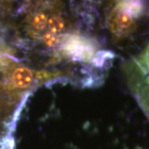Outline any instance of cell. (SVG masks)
<instances>
[{
  "mask_svg": "<svg viewBox=\"0 0 149 149\" xmlns=\"http://www.w3.org/2000/svg\"><path fill=\"white\" fill-rule=\"evenodd\" d=\"M135 18L138 17L127 10L123 3H120L118 6V10L116 11L113 18V29H117L118 32L123 34L132 32L136 29Z\"/></svg>",
  "mask_w": 149,
  "mask_h": 149,
  "instance_id": "obj_2",
  "label": "cell"
},
{
  "mask_svg": "<svg viewBox=\"0 0 149 149\" xmlns=\"http://www.w3.org/2000/svg\"><path fill=\"white\" fill-rule=\"evenodd\" d=\"M59 42L58 36L56 34H54L51 32H47L44 36H43V42L45 43L47 46L52 47L57 44Z\"/></svg>",
  "mask_w": 149,
  "mask_h": 149,
  "instance_id": "obj_6",
  "label": "cell"
},
{
  "mask_svg": "<svg viewBox=\"0 0 149 149\" xmlns=\"http://www.w3.org/2000/svg\"><path fill=\"white\" fill-rule=\"evenodd\" d=\"M12 79L15 86L20 89H24L32 83L33 73L29 68L18 67L13 71Z\"/></svg>",
  "mask_w": 149,
  "mask_h": 149,
  "instance_id": "obj_3",
  "label": "cell"
},
{
  "mask_svg": "<svg viewBox=\"0 0 149 149\" xmlns=\"http://www.w3.org/2000/svg\"><path fill=\"white\" fill-rule=\"evenodd\" d=\"M47 26L50 29V32L57 35L58 33H61L65 30V22L61 17L52 15L48 19Z\"/></svg>",
  "mask_w": 149,
  "mask_h": 149,
  "instance_id": "obj_4",
  "label": "cell"
},
{
  "mask_svg": "<svg viewBox=\"0 0 149 149\" xmlns=\"http://www.w3.org/2000/svg\"><path fill=\"white\" fill-rule=\"evenodd\" d=\"M139 73V82L137 85L139 101L149 117V45L137 62Z\"/></svg>",
  "mask_w": 149,
  "mask_h": 149,
  "instance_id": "obj_1",
  "label": "cell"
},
{
  "mask_svg": "<svg viewBox=\"0 0 149 149\" xmlns=\"http://www.w3.org/2000/svg\"><path fill=\"white\" fill-rule=\"evenodd\" d=\"M47 22L48 19L47 14L43 13H38L35 15H33L32 17L31 24L34 29H36L37 31H42L45 29V27H47Z\"/></svg>",
  "mask_w": 149,
  "mask_h": 149,
  "instance_id": "obj_5",
  "label": "cell"
}]
</instances>
